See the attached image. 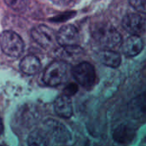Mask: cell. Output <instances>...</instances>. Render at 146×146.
Segmentation results:
<instances>
[{"instance_id": "1", "label": "cell", "mask_w": 146, "mask_h": 146, "mask_svg": "<svg viewBox=\"0 0 146 146\" xmlns=\"http://www.w3.org/2000/svg\"><path fill=\"white\" fill-rule=\"evenodd\" d=\"M92 35L103 49H114L122 43L121 33L110 23H97L92 27Z\"/></svg>"}, {"instance_id": "2", "label": "cell", "mask_w": 146, "mask_h": 146, "mask_svg": "<svg viewBox=\"0 0 146 146\" xmlns=\"http://www.w3.org/2000/svg\"><path fill=\"white\" fill-rule=\"evenodd\" d=\"M48 141V145H64L70 139V133L68 129L59 121L49 119L45 121L41 128Z\"/></svg>"}, {"instance_id": "3", "label": "cell", "mask_w": 146, "mask_h": 146, "mask_svg": "<svg viewBox=\"0 0 146 146\" xmlns=\"http://www.w3.org/2000/svg\"><path fill=\"white\" fill-rule=\"evenodd\" d=\"M68 76V65L63 60L52 62L44 70V82L50 86H57L64 83Z\"/></svg>"}, {"instance_id": "4", "label": "cell", "mask_w": 146, "mask_h": 146, "mask_svg": "<svg viewBox=\"0 0 146 146\" xmlns=\"http://www.w3.org/2000/svg\"><path fill=\"white\" fill-rule=\"evenodd\" d=\"M0 47L7 56L18 58L24 50V42L22 38L13 31H3L0 34Z\"/></svg>"}, {"instance_id": "5", "label": "cell", "mask_w": 146, "mask_h": 146, "mask_svg": "<svg viewBox=\"0 0 146 146\" xmlns=\"http://www.w3.org/2000/svg\"><path fill=\"white\" fill-rule=\"evenodd\" d=\"M73 75L76 81L83 87L91 88L96 80V71L94 67L88 62H82L73 69Z\"/></svg>"}, {"instance_id": "6", "label": "cell", "mask_w": 146, "mask_h": 146, "mask_svg": "<svg viewBox=\"0 0 146 146\" xmlns=\"http://www.w3.org/2000/svg\"><path fill=\"white\" fill-rule=\"evenodd\" d=\"M32 37L33 40L44 49H53L57 43L54 31L45 25H38L33 28Z\"/></svg>"}, {"instance_id": "7", "label": "cell", "mask_w": 146, "mask_h": 146, "mask_svg": "<svg viewBox=\"0 0 146 146\" xmlns=\"http://www.w3.org/2000/svg\"><path fill=\"white\" fill-rule=\"evenodd\" d=\"M57 43L62 47L78 45L80 34L78 29L73 25H65L60 28L56 34Z\"/></svg>"}, {"instance_id": "8", "label": "cell", "mask_w": 146, "mask_h": 146, "mask_svg": "<svg viewBox=\"0 0 146 146\" xmlns=\"http://www.w3.org/2000/svg\"><path fill=\"white\" fill-rule=\"evenodd\" d=\"M145 19L139 14H128L122 20V27L132 35H140L145 30Z\"/></svg>"}, {"instance_id": "9", "label": "cell", "mask_w": 146, "mask_h": 146, "mask_svg": "<svg viewBox=\"0 0 146 146\" xmlns=\"http://www.w3.org/2000/svg\"><path fill=\"white\" fill-rule=\"evenodd\" d=\"M121 44L124 55L129 57L139 55L144 48V42L139 35H131Z\"/></svg>"}, {"instance_id": "10", "label": "cell", "mask_w": 146, "mask_h": 146, "mask_svg": "<svg viewBox=\"0 0 146 146\" xmlns=\"http://www.w3.org/2000/svg\"><path fill=\"white\" fill-rule=\"evenodd\" d=\"M129 115L134 119L146 118V93L133 98L128 106Z\"/></svg>"}, {"instance_id": "11", "label": "cell", "mask_w": 146, "mask_h": 146, "mask_svg": "<svg viewBox=\"0 0 146 146\" xmlns=\"http://www.w3.org/2000/svg\"><path fill=\"white\" fill-rule=\"evenodd\" d=\"M54 109L56 113L60 117H71L73 115V105L70 97L64 93L59 96L54 103Z\"/></svg>"}, {"instance_id": "12", "label": "cell", "mask_w": 146, "mask_h": 146, "mask_svg": "<svg viewBox=\"0 0 146 146\" xmlns=\"http://www.w3.org/2000/svg\"><path fill=\"white\" fill-rule=\"evenodd\" d=\"M135 136V130L129 125L119 126L113 133L114 140L119 144H128Z\"/></svg>"}, {"instance_id": "13", "label": "cell", "mask_w": 146, "mask_h": 146, "mask_svg": "<svg viewBox=\"0 0 146 146\" xmlns=\"http://www.w3.org/2000/svg\"><path fill=\"white\" fill-rule=\"evenodd\" d=\"M98 59L103 64L110 68H117L121 62L120 54L110 49H103L98 53Z\"/></svg>"}, {"instance_id": "14", "label": "cell", "mask_w": 146, "mask_h": 146, "mask_svg": "<svg viewBox=\"0 0 146 146\" xmlns=\"http://www.w3.org/2000/svg\"><path fill=\"white\" fill-rule=\"evenodd\" d=\"M20 68L24 74L33 75L37 74L40 68V61L33 55H27L21 60Z\"/></svg>"}, {"instance_id": "15", "label": "cell", "mask_w": 146, "mask_h": 146, "mask_svg": "<svg viewBox=\"0 0 146 146\" xmlns=\"http://www.w3.org/2000/svg\"><path fill=\"white\" fill-rule=\"evenodd\" d=\"M27 143L29 145H49L45 135L41 128H38L30 133L28 136Z\"/></svg>"}, {"instance_id": "16", "label": "cell", "mask_w": 146, "mask_h": 146, "mask_svg": "<svg viewBox=\"0 0 146 146\" xmlns=\"http://www.w3.org/2000/svg\"><path fill=\"white\" fill-rule=\"evenodd\" d=\"M63 56L71 59H78L83 54V50L78 45L73 46H66L63 47Z\"/></svg>"}, {"instance_id": "17", "label": "cell", "mask_w": 146, "mask_h": 146, "mask_svg": "<svg viewBox=\"0 0 146 146\" xmlns=\"http://www.w3.org/2000/svg\"><path fill=\"white\" fill-rule=\"evenodd\" d=\"M5 3L16 11H21L27 8L28 0H4Z\"/></svg>"}, {"instance_id": "18", "label": "cell", "mask_w": 146, "mask_h": 146, "mask_svg": "<svg viewBox=\"0 0 146 146\" xmlns=\"http://www.w3.org/2000/svg\"><path fill=\"white\" fill-rule=\"evenodd\" d=\"M129 3L138 11L146 14V0H129Z\"/></svg>"}, {"instance_id": "19", "label": "cell", "mask_w": 146, "mask_h": 146, "mask_svg": "<svg viewBox=\"0 0 146 146\" xmlns=\"http://www.w3.org/2000/svg\"><path fill=\"white\" fill-rule=\"evenodd\" d=\"M77 91H78V86H77V85H76V84H70V85H68V86L65 88V90H64V94H66V95L71 97V96L74 95V94L76 93Z\"/></svg>"}, {"instance_id": "20", "label": "cell", "mask_w": 146, "mask_h": 146, "mask_svg": "<svg viewBox=\"0 0 146 146\" xmlns=\"http://www.w3.org/2000/svg\"><path fill=\"white\" fill-rule=\"evenodd\" d=\"M50 1H52L54 3H56L59 5H65L71 2V0H50Z\"/></svg>"}, {"instance_id": "21", "label": "cell", "mask_w": 146, "mask_h": 146, "mask_svg": "<svg viewBox=\"0 0 146 146\" xmlns=\"http://www.w3.org/2000/svg\"><path fill=\"white\" fill-rule=\"evenodd\" d=\"M3 132V124L2 119L0 118V135H2Z\"/></svg>"}]
</instances>
